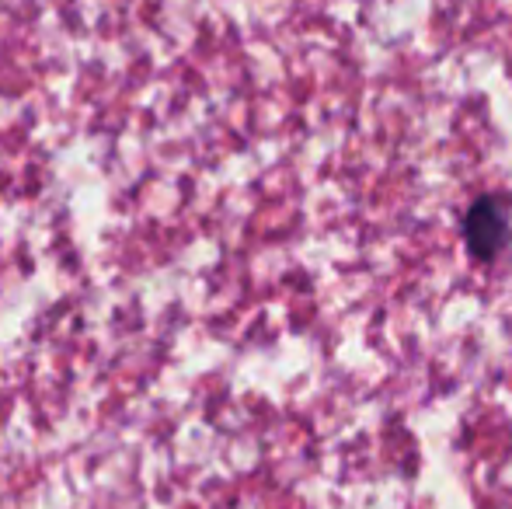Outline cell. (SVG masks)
Here are the masks:
<instances>
[{
	"label": "cell",
	"instance_id": "cell-1",
	"mask_svg": "<svg viewBox=\"0 0 512 509\" xmlns=\"http://www.w3.org/2000/svg\"><path fill=\"white\" fill-rule=\"evenodd\" d=\"M464 241L474 258L495 262V258L512 255V192H492L481 196L467 210Z\"/></svg>",
	"mask_w": 512,
	"mask_h": 509
}]
</instances>
